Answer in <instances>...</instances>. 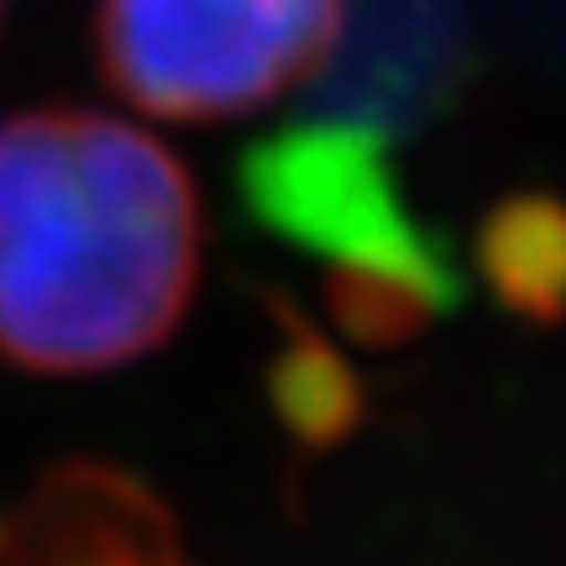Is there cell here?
Here are the masks:
<instances>
[{
	"label": "cell",
	"mask_w": 566,
	"mask_h": 566,
	"mask_svg": "<svg viewBox=\"0 0 566 566\" xmlns=\"http://www.w3.org/2000/svg\"><path fill=\"white\" fill-rule=\"evenodd\" d=\"M200 273V200L179 158L101 111L0 122V357L122 367L179 325Z\"/></svg>",
	"instance_id": "1"
},
{
	"label": "cell",
	"mask_w": 566,
	"mask_h": 566,
	"mask_svg": "<svg viewBox=\"0 0 566 566\" xmlns=\"http://www.w3.org/2000/svg\"><path fill=\"white\" fill-rule=\"evenodd\" d=\"M252 216L336 268V310L367 342H394L457 300L446 247L409 216L384 132L346 116L289 126L242 163Z\"/></svg>",
	"instance_id": "2"
},
{
	"label": "cell",
	"mask_w": 566,
	"mask_h": 566,
	"mask_svg": "<svg viewBox=\"0 0 566 566\" xmlns=\"http://www.w3.org/2000/svg\"><path fill=\"white\" fill-rule=\"evenodd\" d=\"M342 0H101L105 80L174 122L242 116L321 74Z\"/></svg>",
	"instance_id": "3"
},
{
	"label": "cell",
	"mask_w": 566,
	"mask_h": 566,
	"mask_svg": "<svg viewBox=\"0 0 566 566\" xmlns=\"http://www.w3.org/2000/svg\"><path fill=\"white\" fill-rule=\"evenodd\" d=\"M325 80V116L373 132L436 111L462 69V17L451 0H367L357 32H336Z\"/></svg>",
	"instance_id": "4"
},
{
	"label": "cell",
	"mask_w": 566,
	"mask_h": 566,
	"mask_svg": "<svg viewBox=\"0 0 566 566\" xmlns=\"http://www.w3.org/2000/svg\"><path fill=\"white\" fill-rule=\"evenodd\" d=\"M483 268L520 315H566V205L509 200L483 231Z\"/></svg>",
	"instance_id": "5"
}]
</instances>
